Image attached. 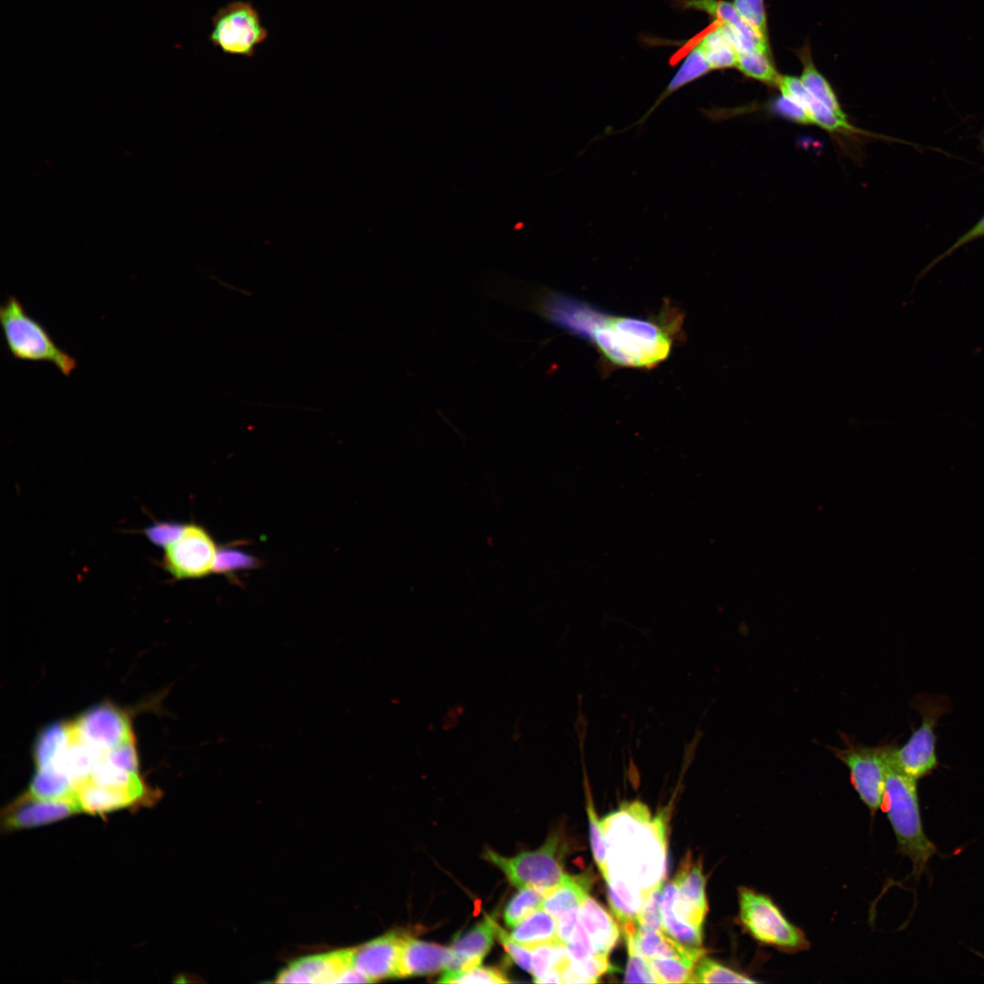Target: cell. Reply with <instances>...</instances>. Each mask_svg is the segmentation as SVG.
Returning a JSON list of instances; mask_svg holds the SVG:
<instances>
[{
  "label": "cell",
  "mask_w": 984,
  "mask_h": 984,
  "mask_svg": "<svg viewBox=\"0 0 984 984\" xmlns=\"http://www.w3.org/2000/svg\"><path fill=\"white\" fill-rule=\"evenodd\" d=\"M513 302L589 339L604 364L618 368L651 369L665 361L682 335L684 317L670 303L646 319L607 314L563 293L525 284L516 290Z\"/></svg>",
  "instance_id": "cell-1"
},
{
  "label": "cell",
  "mask_w": 984,
  "mask_h": 984,
  "mask_svg": "<svg viewBox=\"0 0 984 984\" xmlns=\"http://www.w3.org/2000/svg\"><path fill=\"white\" fill-rule=\"evenodd\" d=\"M666 815L651 817L634 801L600 821L607 844L609 876H615L646 897L662 884L666 874Z\"/></svg>",
  "instance_id": "cell-2"
},
{
  "label": "cell",
  "mask_w": 984,
  "mask_h": 984,
  "mask_svg": "<svg viewBox=\"0 0 984 984\" xmlns=\"http://www.w3.org/2000/svg\"><path fill=\"white\" fill-rule=\"evenodd\" d=\"M893 752L887 766L881 807L891 824L898 851L912 862V875L918 879L926 871L929 859L937 853V848L923 829L917 780L897 765Z\"/></svg>",
  "instance_id": "cell-3"
},
{
  "label": "cell",
  "mask_w": 984,
  "mask_h": 984,
  "mask_svg": "<svg viewBox=\"0 0 984 984\" xmlns=\"http://www.w3.org/2000/svg\"><path fill=\"white\" fill-rule=\"evenodd\" d=\"M0 323L6 346L14 358L50 363L65 376H69L77 367L76 358L56 343L46 329L26 313L15 295L9 296L1 305Z\"/></svg>",
  "instance_id": "cell-4"
},
{
  "label": "cell",
  "mask_w": 984,
  "mask_h": 984,
  "mask_svg": "<svg viewBox=\"0 0 984 984\" xmlns=\"http://www.w3.org/2000/svg\"><path fill=\"white\" fill-rule=\"evenodd\" d=\"M738 905L739 924L759 944L787 953L809 948L804 931L789 921L769 896L741 887Z\"/></svg>",
  "instance_id": "cell-5"
},
{
  "label": "cell",
  "mask_w": 984,
  "mask_h": 984,
  "mask_svg": "<svg viewBox=\"0 0 984 984\" xmlns=\"http://www.w3.org/2000/svg\"><path fill=\"white\" fill-rule=\"evenodd\" d=\"M209 42L223 54L253 57L269 38L261 14L251 1L234 0L220 7L211 17Z\"/></svg>",
  "instance_id": "cell-6"
},
{
  "label": "cell",
  "mask_w": 984,
  "mask_h": 984,
  "mask_svg": "<svg viewBox=\"0 0 984 984\" xmlns=\"http://www.w3.org/2000/svg\"><path fill=\"white\" fill-rule=\"evenodd\" d=\"M843 748L828 747L849 770L850 780L871 815L881 808L888 763L896 744L868 746L841 734Z\"/></svg>",
  "instance_id": "cell-7"
},
{
  "label": "cell",
  "mask_w": 984,
  "mask_h": 984,
  "mask_svg": "<svg viewBox=\"0 0 984 984\" xmlns=\"http://www.w3.org/2000/svg\"><path fill=\"white\" fill-rule=\"evenodd\" d=\"M484 857L498 867L515 887H535L545 895L565 875L561 865V840L554 832L536 850L507 857L487 849Z\"/></svg>",
  "instance_id": "cell-8"
},
{
  "label": "cell",
  "mask_w": 984,
  "mask_h": 984,
  "mask_svg": "<svg viewBox=\"0 0 984 984\" xmlns=\"http://www.w3.org/2000/svg\"><path fill=\"white\" fill-rule=\"evenodd\" d=\"M912 706L921 716V723L913 731L902 747H895L893 757L897 765L907 775L919 780L932 773L938 765L935 728L938 719L948 711L946 698L919 695Z\"/></svg>",
  "instance_id": "cell-9"
},
{
  "label": "cell",
  "mask_w": 984,
  "mask_h": 984,
  "mask_svg": "<svg viewBox=\"0 0 984 984\" xmlns=\"http://www.w3.org/2000/svg\"><path fill=\"white\" fill-rule=\"evenodd\" d=\"M217 552L203 527L185 524L180 536L164 548L160 566L177 580L200 579L213 571Z\"/></svg>",
  "instance_id": "cell-10"
},
{
  "label": "cell",
  "mask_w": 984,
  "mask_h": 984,
  "mask_svg": "<svg viewBox=\"0 0 984 984\" xmlns=\"http://www.w3.org/2000/svg\"><path fill=\"white\" fill-rule=\"evenodd\" d=\"M71 724L77 739L103 752L134 739L128 715L109 702L89 708Z\"/></svg>",
  "instance_id": "cell-11"
},
{
  "label": "cell",
  "mask_w": 984,
  "mask_h": 984,
  "mask_svg": "<svg viewBox=\"0 0 984 984\" xmlns=\"http://www.w3.org/2000/svg\"><path fill=\"white\" fill-rule=\"evenodd\" d=\"M79 812L77 795L46 799L26 791L2 810L1 827L5 832L17 831L51 824Z\"/></svg>",
  "instance_id": "cell-12"
},
{
  "label": "cell",
  "mask_w": 984,
  "mask_h": 984,
  "mask_svg": "<svg viewBox=\"0 0 984 984\" xmlns=\"http://www.w3.org/2000/svg\"><path fill=\"white\" fill-rule=\"evenodd\" d=\"M672 882L677 888V897L672 906L675 915L684 922L702 929L708 912V901L702 861H694L691 854H688Z\"/></svg>",
  "instance_id": "cell-13"
},
{
  "label": "cell",
  "mask_w": 984,
  "mask_h": 984,
  "mask_svg": "<svg viewBox=\"0 0 984 984\" xmlns=\"http://www.w3.org/2000/svg\"><path fill=\"white\" fill-rule=\"evenodd\" d=\"M353 948L302 957L282 969L278 983H337L351 966Z\"/></svg>",
  "instance_id": "cell-14"
},
{
  "label": "cell",
  "mask_w": 984,
  "mask_h": 984,
  "mask_svg": "<svg viewBox=\"0 0 984 984\" xmlns=\"http://www.w3.org/2000/svg\"><path fill=\"white\" fill-rule=\"evenodd\" d=\"M403 935L390 932L353 948V966L371 982L398 978Z\"/></svg>",
  "instance_id": "cell-15"
},
{
  "label": "cell",
  "mask_w": 984,
  "mask_h": 984,
  "mask_svg": "<svg viewBox=\"0 0 984 984\" xmlns=\"http://www.w3.org/2000/svg\"><path fill=\"white\" fill-rule=\"evenodd\" d=\"M780 93L785 94L799 102L806 110L811 125H815L832 135L868 136L874 134L862 130L848 119H843L828 108L816 100L806 89L800 77L782 76L778 86Z\"/></svg>",
  "instance_id": "cell-16"
},
{
  "label": "cell",
  "mask_w": 984,
  "mask_h": 984,
  "mask_svg": "<svg viewBox=\"0 0 984 984\" xmlns=\"http://www.w3.org/2000/svg\"><path fill=\"white\" fill-rule=\"evenodd\" d=\"M496 926V921L488 917L457 935L449 948L451 958L446 971H463L480 966L494 943Z\"/></svg>",
  "instance_id": "cell-17"
},
{
  "label": "cell",
  "mask_w": 984,
  "mask_h": 984,
  "mask_svg": "<svg viewBox=\"0 0 984 984\" xmlns=\"http://www.w3.org/2000/svg\"><path fill=\"white\" fill-rule=\"evenodd\" d=\"M450 958V948L403 935L398 978L437 973L447 968Z\"/></svg>",
  "instance_id": "cell-18"
},
{
  "label": "cell",
  "mask_w": 984,
  "mask_h": 984,
  "mask_svg": "<svg viewBox=\"0 0 984 984\" xmlns=\"http://www.w3.org/2000/svg\"><path fill=\"white\" fill-rule=\"evenodd\" d=\"M579 921L587 931L597 955L608 958L620 938V928L611 915L587 895L579 908Z\"/></svg>",
  "instance_id": "cell-19"
},
{
  "label": "cell",
  "mask_w": 984,
  "mask_h": 984,
  "mask_svg": "<svg viewBox=\"0 0 984 984\" xmlns=\"http://www.w3.org/2000/svg\"><path fill=\"white\" fill-rule=\"evenodd\" d=\"M81 811L90 815H105L118 809L146 805L137 794L117 788L100 785L88 778L75 788Z\"/></svg>",
  "instance_id": "cell-20"
},
{
  "label": "cell",
  "mask_w": 984,
  "mask_h": 984,
  "mask_svg": "<svg viewBox=\"0 0 984 984\" xmlns=\"http://www.w3.org/2000/svg\"><path fill=\"white\" fill-rule=\"evenodd\" d=\"M589 887L588 876L565 874L561 881L545 895L541 907L557 918L570 909L580 907Z\"/></svg>",
  "instance_id": "cell-21"
},
{
  "label": "cell",
  "mask_w": 984,
  "mask_h": 984,
  "mask_svg": "<svg viewBox=\"0 0 984 984\" xmlns=\"http://www.w3.org/2000/svg\"><path fill=\"white\" fill-rule=\"evenodd\" d=\"M606 883L610 907L621 928L637 923L647 897L618 876H609Z\"/></svg>",
  "instance_id": "cell-22"
},
{
  "label": "cell",
  "mask_w": 984,
  "mask_h": 984,
  "mask_svg": "<svg viewBox=\"0 0 984 984\" xmlns=\"http://www.w3.org/2000/svg\"><path fill=\"white\" fill-rule=\"evenodd\" d=\"M676 897L677 888L673 882L666 884L662 892V930L685 948H702V929L684 922L675 915L672 906Z\"/></svg>",
  "instance_id": "cell-23"
},
{
  "label": "cell",
  "mask_w": 984,
  "mask_h": 984,
  "mask_svg": "<svg viewBox=\"0 0 984 984\" xmlns=\"http://www.w3.org/2000/svg\"><path fill=\"white\" fill-rule=\"evenodd\" d=\"M71 737V722L53 723L42 729L33 749L36 768H45L54 764L69 744Z\"/></svg>",
  "instance_id": "cell-24"
},
{
  "label": "cell",
  "mask_w": 984,
  "mask_h": 984,
  "mask_svg": "<svg viewBox=\"0 0 984 984\" xmlns=\"http://www.w3.org/2000/svg\"><path fill=\"white\" fill-rule=\"evenodd\" d=\"M509 935L514 941L528 948L552 943L558 941L557 920L543 908H538L518 924Z\"/></svg>",
  "instance_id": "cell-25"
},
{
  "label": "cell",
  "mask_w": 984,
  "mask_h": 984,
  "mask_svg": "<svg viewBox=\"0 0 984 984\" xmlns=\"http://www.w3.org/2000/svg\"><path fill=\"white\" fill-rule=\"evenodd\" d=\"M712 71L702 49L696 45L650 109L636 122L641 124L672 93Z\"/></svg>",
  "instance_id": "cell-26"
},
{
  "label": "cell",
  "mask_w": 984,
  "mask_h": 984,
  "mask_svg": "<svg viewBox=\"0 0 984 984\" xmlns=\"http://www.w3.org/2000/svg\"><path fill=\"white\" fill-rule=\"evenodd\" d=\"M799 57L803 63L800 79L806 89L816 100L828 108L839 118L848 119L832 86L814 65L809 51L803 49L800 52Z\"/></svg>",
  "instance_id": "cell-27"
},
{
  "label": "cell",
  "mask_w": 984,
  "mask_h": 984,
  "mask_svg": "<svg viewBox=\"0 0 984 984\" xmlns=\"http://www.w3.org/2000/svg\"><path fill=\"white\" fill-rule=\"evenodd\" d=\"M711 69L736 67L738 53L724 34L720 23L712 27L697 43Z\"/></svg>",
  "instance_id": "cell-28"
},
{
  "label": "cell",
  "mask_w": 984,
  "mask_h": 984,
  "mask_svg": "<svg viewBox=\"0 0 984 984\" xmlns=\"http://www.w3.org/2000/svg\"><path fill=\"white\" fill-rule=\"evenodd\" d=\"M679 3L680 6L684 9L706 12L712 15L716 21L733 27L747 37L768 44L741 17L733 3L724 0H679Z\"/></svg>",
  "instance_id": "cell-29"
},
{
  "label": "cell",
  "mask_w": 984,
  "mask_h": 984,
  "mask_svg": "<svg viewBox=\"0 0 984 984\" xmlns=\"http://www.w3.org/2000/svg\"><path fill=\"white\" fill-rule=\"evenodd\" d=\"M35 796L59 799L76 795L72 780L53 766L36 768L27 790Z\"/></svg>",
  "instance_id": "cell-30"
},
{
  "label": "cell",
  "mask_w": 984,
  "mask_h": 984,
  "mask_svg": "<svg viewBox=\"0 0 984 984\" xmlns=\"http://www.w3.org/2000/svg\"><path fill=\"white\" fill-rule=\"evenodd\" d=\"M736 67L746 77L778 88L782 75L774 67L772 54L762 50L739 52Z\"/></svg>",
  "instance_id": "cell-31"
},
{
  "label": "cell",
  "mask_w": 984,
  "mask_h": 984,
  "mask_svg": "<svg viewBox=\"0 0 984 984\" xmlns=\"http://www.w3.org/2000/svg\"><path fill=\"white\" fill-rule=\"evenodd\" d=\"M608 958L594 955L582 961H569L559 969L562 983H596L603 974L613 971Z\"/></svg>",
  "instance_id": "cell-32"
},
{
  "label": "cell",
  "mask_w": 984,
  "mask_h": 984,
  "mask_svg": "<svg viewBox=\"0 0 984 984\" xmlns=\"http://www.w3.org/2000/svg\"><path fill=\"white\" fill-rule=\"evenodd\" d=\"M759 983L744 973L733 970L710 958L702 957L695 965L691 983Z\"/></svg>",
  "instance_id": "cell-33"
},
{
  "label": "cell",
  "mask_w": 984,
  "mask_h": 984,
  "mask_svg": "<svg viewBox=\"0 0 984 984\" xmlns=\"http://www.w3.org/2000/svg\"><path fill=\"white\" fill-rule=\"evenodd\" d=\"M545 893L535 887H522L510 899L504 911L507 927H516L534 911L541 907Z\"/></svg>",
  "instance_id": "cell-34"
},
{
  "label": "cell",
  "mask_w": 984,
  "mask_h": 984,
  "mask_svg": "<svg viewBox=\"0 0 984 984\" xmlns=\"http://www.w3.org/2000/svg\"><path fill=\"white\" fill-rule=\"evenodd\" d=\"M660 983H691L697 960L688 958H648Z\"/></svg>",
  "instance_id": "cell-35"
},
{
  "label": "cell",
  "mask_w": 984,
  "mask_h": 984,
  "mask_svg": "<svg viewBox=\"0 0 984 984\" xmlns=\"http://www.w3.org/2000/svg\"><path fill=\"white\" fill-rule=\"evenodd\" d=\"M260 560L254 556L233 547H221L218 549L213 572L231 575L237 571L255 569Z\"/></svg>",
  "instance_id": "cell-36"
},
{
  "label": "cell",
  "mask_w": 984,
  "mask_h": 984,
  "mask_svg": "<svg viewBox=\"0 0 984 984\" xmlns=\"http://www.w3.org/2000/svg\"><path fill=\"white\" fill-rule=\"evenodd\" d=\"M586 808L589 819V838L595 862L607 881L609 879L607 844L598 819L589 792L586 794Z\"/></svg>",
  "instance_id": "cell-37"
},
{
  "label": "cell",
  "mask_w": 984,
  "mask_h": 984,
  "mask_svg": "<svg viewBox=\"0 0 984 984\" xmlns=\"http://www.w3.org/2000/svg\"><path fill=\"white\" fill-rule=\"evenodd\" d=\"M438 982L442 983H507L509 979L497 969L475 967L463 971H446Z\"/></svg>",
  "instance_id": "cell-38"
},
{
  "label": "cell",
  "mask_w": 984,
  "mask_h": 984,
  "mask_svg": "<svg viewBox=\"0 0 984 984\" xmlns=\"http://www.w3.org/2000/svg\"><path fill=\"white\" fill-rule=\"evenodd\" d=\"M733 5L741 17L769 44L764 0H733Z\"/></svg>",
  "instance_id": "cell-39"
},
{
  "label": "cell",
  "mask_w": 984,
  "mask_h": 984,
  "mask_svg": "<svg viewBox=\"0 0 984 984\" xmlns=\"http://www.w3.org/2000/svg\"><path fill=\"white\" fill-rule=\"evenodd\" d=\"M662 892L663 883L647 896L637 920L639 929H662Z\"/></svg>",
  "instance_id": "cell-40"
},
{
  "label": "cell",
  "mask_w": 984,
  "mask_h": 984,
  "mask_svg": "<svg viewBox=\"0 0 984 984\" xmlns=\"http://www.w3.org/2000/svg\"><path fill=\"white\" fill-rule=\"evenodd\" d=\"M629 960L624 982L660 983L649 959L632 948H628Z\"/></svg>",
  "instance_id": "cell-41"
},
{
  "label": "cell",
  "mask_w": 984,
  "mask_h": 984,
  "mask_svg": "<svg viewBox=\"0 0 984 984\" xmlns=\"http://www.w3.org/2000/svg\"><path fill=\"white\" fill-rule=\"evenodd\" d=\"M185 524L176 521H156L142 533L155 546L165 548L182 533Z\"/></svg>",
  "instance_id": "cell-42"
},
{
  "label": "cell",
  "mask_w": 984,
  "mask_h": 984,
  "mask_svg": "<svg viewBox=\"0 0 984 984\" xmlns=\"http://www.w3.org/2000/svg\"><path fill=\"white\" fill-rule=\"evenodd\" d=\"M770 110L778 117L800 125H811L805 108L791 97L781 93L770 103Z\"/></svg>",
  "instance_id": "cell-43"
},
{
  "label": "cell",
  "mask_w": 984,
  "mask_h": 984,
  "mask_svg": "<svg viewBox=\"0 0 984 984\" xmlns=\"http://www.w3.org/2000/svg\"><path fill=\"white\" fill-rule=\"evenodd\" d=\"M496 937L502 944L503 948L507 951V955L517 965L522 969L531 973L532 971V954L530 948H526L512 939L509 934H507L497 924L496 926Z\"/></svg>",
  "instance_id": "cell-44"
},
{
  "label": "cell",
  "mask_w": 984,
  "mask_h": 984,
  "mask_svg": "<svg viewBox=\"0 0 984 984\" xmlns=\"http://www.w3.org/2000/svg\"><path fill=\"white\" fill-rule=\"evenodd\" d=\"M105 759L120 769L138 773V756L134 739L108 751Z\"/></svg>",
  "instance_id": "cell-45"
},
{
  "label": "cell",
  "mask_w": 984,
  "mask_h": 984,
  "mask_svg": "<svg viewBox=\"0 0 984 984\" xmlns=\"http://www.w3.org/2000/svg\"><path fill=\"white\" fill-rule=\"evenodd\" d=\"M566 946L571 960L582 961L596 955L590 938L579 920Z\"/></svg>",
  "instance_id": "cell-46"
},
{
  "label": "cell",
  "mask_w": 984,
  "mask_h": 984,
  "mask_svg": "<svg viewBox=\"0 0 984 984\" xmlns=\"http://www.w3.org/2000/svg\"><path fill=\"white\" fill-rule=\"evenodd\" d=\"M984 236V216L966 233L960 236L949 248H948L942 254L933 260L923 272L920 273V279L926 274L932 267L940 262L943 259L950 256L958 248L964 246L966 243L972 241L975 239Z\"/></svg>",
  "instance_id": "cell-47"
},
{
  "label": "cell",
  "mask_w": 984,
  "mask_h": 984,
  "mask_svg": "<svg viewBox=\"0 0 984 984\" xmlns=\"http://www.w3.org/2000/svg\"><path fill=\"white\" fill-rule=\"evenodd\" d=\"M579 908L580 907L570 909L556 918L557 938L559 942L567 945L579 920Z\"/></svg>",
  "instance_id": "cell-48"
},
{
  "label": "cell",
  "mask_w": 984,
  "mask_h": 984,
  "mask_svg": "<svg viewBox=\"0 0 984 984\" xmlns=\"http://www.w3.org/2000/svg\"><path fill=\"white\" fill-rule=\"evenodd\" d=\"M538 983H562L560 971L557 968L550 969Z\"/></svg>",
  "instance_id": "cell-49"
}]
</instances>
